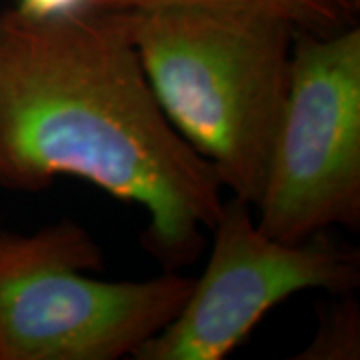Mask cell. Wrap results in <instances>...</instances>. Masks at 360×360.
Returning <instances> with one entry per match:
<instances>
[{
  "instance_id": "6da1fadb",
  "label": "cell",
  "mask_w": 360,
  "mask_h": 360,
  "mask_svg": "<svg viewBox=\"0 0 360 360\" xmlns=\"http://www.w3.org/2000/svg\"><path fill=\"white\" fill-rule=\"evenodd\" d=\"M60 176L146 208L144 246L167 270L200 257L226 200L162 112L124 11L0 13V188L40 193Z\"/></svg>"
},
{
  "instance_id": "7a4b0ae2",
  "label": "cell",
  "mask_w": 360,
  "mask_h": 360,
  "mask_svg": "<svg viewBox=\"0 0 360 360\" xmlns=\"http://www.w3.org/2000/svg\"><path fill=\"white\" fill-rule=\"evenodd\" d=\"M142 70L168 122L257 206L290 86L295 26L240 6L124 11Z\"/></svg>"
},
{
  "instance_id": "3957f363",
  "label": "cell",
  "mask_w": 360,
  "mask_h": 360,
  "mask_svg": "<svg viewBox=\"0 0 360 360\" xmlns=\"http://www.w3.org/2000/svg\"><path fill=\"white\" fill-rule=\"evenodd\" d=\"M103 252L77 222L0 231V360H116L158 335L191 295L176 270L108 283Z\"/></svg>"
},
{
  "instance_id": "277c9868",
  "label": "cell",
  "mask_w": 360,
  "mask_h": 360,
  "mask_svg": "<svg viewBox=\"0 0 360 360\" xmlns=\"http://www.w3.org/2000/svg\"><path fill=\"white\" fill-rule=\"evenodd\" d=\"M255 222L281 243L360 226V28L295 30L290 86Z\"/></svg>"
},
{
  "instance_id": "5b68a950",
  "label": "cell",
  "mask_w": 360,
  "mask_h": 360,
  "mask_svg": "<svg viewBox=\"0 0 360 360\" xmlns=\"http://www.w3.org/2000/svg\"><path fill=\"white\" fill-rule=\"evenodd\" d=\"M212 232L205 274L167 326L132 352L136 360H222L262 316L300 290L350 295L360 283L356 250L328 232L302 243H281L255 222V210L226 198Z\"/></svg>"
},
{
  "instance_id": "8992f818",
  "label": "cell",
  "mask_w": 360,
  "mask_h": 360,
  "mask_svg": "<svg viewBox=\"0 0 360 360\" xmlns=\"http://www.w3.org/2000/svg\"><path fill=\"white\" fill-rule=\"evenodd\" d=\"M176 4L202 6H240L278 16L312 34H336L356 25V11L345 0H86V8L104 11H146Z\"/></svg>"
},
{
  "instance_id": "52a82bcc",
  "label": "cell",
  "mask_w": 360,
  "mask_h": 360,
  "mask_svg": "<svg viewBox=\"0 0 360 360\" xmlns=\"http://www.w3.org/2000/svg\"><path fill=\"white\" fill-rule=\"evenodd\" d=\"M360 314L359 302L345 298L335 304L326 314L314 340L296 359L307 360H350L360 354Z\"/></svg>"
},
{
  "instance_id": "ba28073f",
  "label": "cell",
  "mask_w": 360,
  "mask_h": 360,
  "mask_svg": "<svg viewBox=\"0 0 360 360\" xmlns=\"http://www.w3.org/2000/svg\"><path fill=\"white\" fill-rule=\"evenodd\" d=\"M14 8L30 18H56L86 8V0H18Z\"/></svg>"
},
{
  "instance_id": "9c48e42d",
  "label": "cell",
  "mask_w": 360,
  "mask_h": 360,
  "mask_svg": "<svg viewBox=\"0 0 360 360\" xmlns=\"http://www.w3.org/2000/svg\"><path fill=\"white\" fill-rule=\"evenodd\" d=\"M345 2H347V4L350 6V8H352V11H356V13L360 11V0H345Z\"/></svg>"
}]
</instances>
